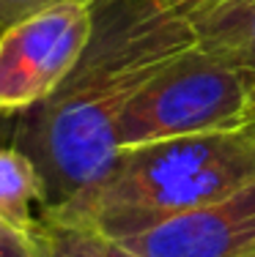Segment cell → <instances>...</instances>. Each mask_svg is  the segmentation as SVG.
<instances>
[{"label": "cell", "mask_w": 255, "mask_h": 257, "mask_svg": "<svg viewBox=\"0 0 255 257\" xmlns=\"http://www.w3.org/2000/svg\"><path fill=\"white\" fill-rule=\"evenodd\" d=\"M252 71L233 69L192 47L124 109L115 145L124 151L252 126Z\"/></svg>", "instance_id": "cell-3"}, {"label": "cell", "mask_w": 255, "mask_h": 257, "mask_svg": "<svg viewBox=\"0 0 255 257\" xmlns=\"http://www.w3.org/2000/svg\"><path fill=\"white\" fill-rule=\"evenodd\" d=\"M192 47L195 28L162 0L94 6V36L71 74L50 99L17 115L11 145L39 170L44 211L71 200L110 167L124 109Z\"/></svg>", "instance_id": "cell-1"}, {"label": "cell", "mask_w": 255, "mask_h": 257, "mask_svg": "<svg viewBox=\"0 0 255 257\" xmlns=\"http://www.w3.org/2000/svg\"><path fill=\"white\" fill-rule=\"evenodd\" d=\"M33 243L36 257H137L121 241L52 216H39Z\"/></svg>", "instance_id": "cell-8"}, {"label": "cell", "mask_w": 255, "mask_h": 257, "mask_svg": "<svg viewBox=\"0 0 255 257\" xmlns=\"http://www.w3.org/2000/svg\"><path fill=\"white\" fill-rule=\"evenodd\" d=\"M0 257H36V243L33 235L9 227L0 219Z\"/></svg>", "instance_id": "cell-11"}, {"label": "cell", "mask_w": 255, "mask_h": 257, "mask_svg": "<svg viewBox=\"0 0 255 257\" xmlns=\"http://www.w3.org/2000/svg\"><path fill=\"white\" fill-rule=\"evenodd\" d=\"M94 36V9L52 3L0 30V115L14 118L50 99Z\"/></svg>", "instance_id": "cell-4"}, {"label": "cell", "mask_w": 255, "mask_h": 257, "mask_svg": "<svg viewBox=\"0 0 255 257\" xmlns=\"http://www.w3.org/2000/svg\"><path fill=\"white\" fill-rule=\"evenodd\" d=\"M176 17H181L184 22H190L192 28L209 22L228 0H162Z\"/></svg>", "instance_id": "cell-9"}, {"label": "cell", "mask_w": 255, "mask_h": 257, "mask_svg": "<svg viewBox=\"0 0 255 257\" xmlns=\"http://www.w3.org/2000/svg\"><path fill=\"white\" fill-rule=\"evenodd\" d=\"M36 205L44 211V183L36 164L20 148H0V219L9 227L33 235L39 216Z\"/></svg>", "instance_id": "cell-6"}, {"label": "cell", "mask_w": 255, "mask_h": 257, "mask_svg": "<svg viewBox=\"0 0 255 257\" xmlns=\"http://www.w3.org/2000/svg\"><path fill=\"white\" fill-rule=\"evenodd\" d=\"M255 181V126L124 148L91 186L41 216L126 241Z\"/></svg>", "instance_id": "cell-2"}, {"label": "cell", "mask_w": 255, "mask_h": 257, "mask_svg": "<svg viewBox=\"0 0 255 257\" xmlns=\"http://www.w3.org/2000/svg\"><path fill=\"white\" fill-rule=\"evenodd\" d=\"M121 243L137 257H255V181L222 203Z\"/></svg>", "instance_id": "cell-5"}, {"label": "cell", "mask_w": 255, "mask_h": 257, "mask_svg": "<svg viewBox=\"0 0 255 257\" xmlns=\"http://www.w3.org/2000/svg\"><path fill=\"white\" fill-rule=\"evenodd\" d=\"M252 126H255V90H252Z\"/></svg>", "instance_id": "cell-12"}, {"label": "cell", "mask_w": 255, "mask_h": 257, "mask_svg": "<svg viewBox=\"0 0 255 257\" xmlns=\"http://www.w3.org/2000/svg\"><path fill=\"white\" fill-rule=\"evenodd\" d=\"M52 3H85L94 9L99 0H0V30H6L17 20H22V17L33 14L39 9H47Z\"/></svg>", "instance_id": "cell-10"}, {"label": "cell", "mask_w": 255, "mask_h": 257, "mask_svg": "<svg viewBox=\"0 0 255 257\" xmlns=\"http://www.w3.org/2000/svg\"><path fill=\"white\" fill-rule=\"evenodd\" d=\"M198 47L211 58L255 74V3L195 28Z\"/></svg>", "instance_id": "cell-7"}]
</instances>
